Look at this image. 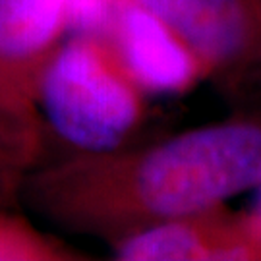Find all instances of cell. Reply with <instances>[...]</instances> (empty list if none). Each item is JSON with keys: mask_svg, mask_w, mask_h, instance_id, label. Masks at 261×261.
<instances>
[{"mask_svg": "<svg viewBox=\"0 0 261 261\" xmlns=\"http://www.w3.org/2000/svg\"><path fill=\"white\" fill-rule=\"evenodd\" d=\"M261 182V128L217 124L130 155H85L35 180L31 194L64 224L134 232L213 211Z\"/></svg>", "mask_w": 261, "mask_h": 261, "instance_id": "cell-1", "label": "cell"}, {"mask_svg": "<svg viewBox=\"0 0 261 261\" xmlns=\"http://www.w3.org/2000/svg\"><path fill=\"white\" fill-rule=\"evenodd\" d=\"M35 103L56 138L85 155L114 153L143 114L140 87L109 41L87 35L56 45L39 72Z\"/></svg>", "mask_w": 261, "mask_h": 261, "instance_id": "cell-2", "label": "cell"}, {"mask_svg": "<svg viewBox=\"0 0 261 261\" xmlns=\"http://www.w3.org/2000/svg\"><path fill=\"white\" fill-rule=\"evenodd\" d=\"M151 10L205 68H228L261 53V0H134Z\"/></svg>", "mask_w": 261, "mask_h": 261, "instance_id": "cell-3", "label": "cell"}, {"mask_svg": "<svg viewBox=\"0 0 261 261\" xmlns=\"http://www.w3.org/2000/svg\"><path fill=\"white\" fill-rule=\"evenodd\" d=\"M107 41L138 87L153 93L186 91L205 70L163 19L134 0L122 2Z\"/></svg>", "mask_w": 261, "mask_h": 261, "instance_id": "cell-4", "label": "cell"}, {"mask_svg": "<svg viewBox=\"0 0 261 261\" xmlns=\"http://www.w3.org/2000/svg\"><path fill=\"white\" fill-rule=\"evenodd\" d=\"M261 246L250 224L226 223L213 211L170 219L126 234L116 257L128 261L250 259Z\"/></svg>", "mask_w": 261, "mask_h": 261, "instance_id": "cell-5", "label": "cell"}, {"mask_svg": "<svg viewBox=\"0 0 261 261\" xmlns=\"http://www.w3.org/2000/svg\"><path fill=\"white\" fill-rule=\"evenodd\" d=\"M66 29V0H0V85L35 103V84Z\"/></svg>", "mask_w": 261, "mask_h": 261, "instance_id": "cell-6", "label": "cell"}, {"mask_svg": "<svg viewBox=\"0 0 261 261\" xmlns=\"http://www.w3.org/2000/svg\"><path fill=\"white\" fill-rule=\"evenodd\" d=\"M41 149V124L33 101L0 85V172L29 165Z\"/></svg>", "mask_w": 261, "mask_h": 261, "instance_id": "cell-7", "label": "cell"}, {"mask_svg": "<svg viewBox=\"0 0 261 261\" xmlns=\"http://www.w3.org/2000/svg\"><path fill=\"white\" fill-rule=\"evenodd\" d=\"M124 0H66V29L74 35L109 39Z\"/></svg>", "mask_w": 261, "mask_h": 261, "instance_id": "cell-8", "label": "cell"}, {"mask_svg": "<svg viewBox=\"0 0 261 261\" xmlns=\"http://www.w3.org/2000/svg\"><path fill=\"white\" fill-rule=\"evenodd\" d=\"M55 250L16 221L0 217V259H48Z\"/></svg>", "mask_w": 261, "mask_h": 261, "instance_id": "cell-9", "label": "cell"}, {"mask_svg": "<svg viewBox=\"0 0 261 261\" xmlns=\"http://www.w3.org/2000/svg\"><path fill=\"white\" fill-rule=\"evenodd\" d=\"M250 226H252V230H253V234H255V238H257V242L261 244V194H259V201H257V211H255V217H253V221L250 223Z\"/></svg>", "mask_w": 261, "mask_h": 261, "instance_id": "cell-10", "label": "cell"}]
</instances>
